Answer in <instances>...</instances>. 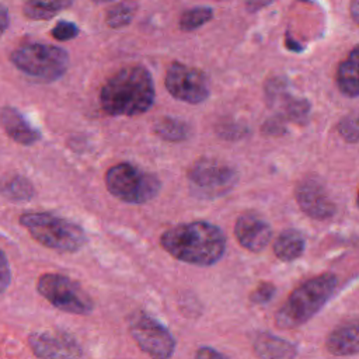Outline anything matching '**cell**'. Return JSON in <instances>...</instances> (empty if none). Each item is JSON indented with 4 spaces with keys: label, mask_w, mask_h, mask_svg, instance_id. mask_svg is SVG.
I'll return each instance as SVG.
<instances>
[{
    "label": "cell",
    "mask_w": 359,
    "mask_h": 359,
    "mask_svg": "<svg viewBox=\"0 0 359 359\" xmlns=\"http://www.w3.org/2000/svg\"><path fill=\"white\" fill-rule=\"evenodd\" d=\"M160 244L178 261L210 266L224 255L226 234L213 223L196 220L165 230L160 237Z\"/></svg>",
    "instance_id": "1"
},
{
    "label": "cell",
    "mask_w": 359,
    "mask_h": 359,
    "mask_svg": "<svg viewBox=\"0 0 359 359\" xmlns=\"http://www.w3.org/2000/svg\"><path fill=\"white\" fill-rule=\"evenodd\" d=\"M156 88L151 73L142 65L119 69L101 87L100 105L112 116H136L151 108Z\"/></svg>",
    "instance_id": "2"
},
{
    "label": "cell",
    "mask_w": 359,
    "mask_h": 359,
    "mask_svg": "<svg viewBox=\"0 0 359 359\" xmlns=\"http://www.w3.org/2000/svg\"><path fill=\"white\" fill-rule=\"evenodd\" d=\"M338 287V276L324 272L299 285L278 309L275 324L282 330H292L313 318L334 296Z\"/></svg>",
    "instance_id": "3"
},
{
    "label": "cell",
    "mask_w": 359,
    "mask_h": 359,
    "mask_svg": "<svg viewBox=\"0 0 359 359\" xmlns=\"http://www.w3.org/2000/svg\"><path fill=\"white\" fill-rule=\"evenodd\" d=\"M18 220L36 243L59 252H76L87 243L77 223L50 212H25Z\"/></svg>",
    "instance_id": "4"
},
{
    "label": "cell",
    "mask_w": 359,
    "mask_h": 359,
    "mask_svg": "<svg viewBox=\"0 0 359 359\" xmlns=\"http://www.w3.org/2000/svg\"><path fill=\"white\" fill-rule=\"evenodd\" d=\"M10 62L21 73L39 81L59 80L69 67V53L56 45L25 42L10 53Z\"/></svg>",
    "instance_id": "5"
},
{
    "label": "cell",
    "mask_w": 359,
    "mask_h": 359,
    "mask_svg": "<svg viewBox=\"0 0 359 359\" xmlns=\"http://www.w3.org/2000/svg\"><path fill=\"white\" fill-rule=\"evenodd\" d=\"M108 192L125 203H146L157 196L161 182L157 175L132 163L112 165L105 174Z\"/></svg>",
    "instance_id": "6"
},
{
    "label": "cell",
    "mask_w": 359,
    "mask_h": 359,
    "mask_svg": "<svg viewBox=\"0 0 359 359\" xmlns=\"http://www.w3.org/2000/svg\"><path fill=\"white\" fill-rule=\"evenodd\" d=\"M238 181L237 170L219 158L201 157L188 170L192 195L199 199H216L229 194Z\"/></svg>",
    "instance_id": "7"
},
{
    "label": "cell",
    "mask_w": 359,
    "mask_h": 359,
    "mask_svg": "<svg viewBox=\"0 0 359 359\" xmlns=\"http://www.w3.org/2000/svg\"><path fill=\"white\" fill-rule=\"evenodd\" d=\"M38 293L53 307L65 313L87 316L94 310V302L87 292L72 278L48 272L36 280Z\"/></svg>",
    "instance_id": "8"
},
{
    "label": "cell",
    "mask_w": 359,
    "mask_h": 359,
    "mask_svg": "<svg viewBox=\"0 0 359 359\" xmlns=\"http://www.w3.org/2000/svg\"><path fill=\"white\" fill-rule=\"evenodd\" d=\"M129 331L137 346L153 358L165 359L174 355L177 342L167 327L147 313H136L129 323Z\"/></svg>",
    "instance_id": "9"
},
{
    "label": "cell",
    "mask_w": 359,
    "mask_h": 359,
    "mask_svg": "<svg viewBox=\"0 0 359 359\" xmlns=\"http://www.w3.org/2000/svg\"><path fill=\"white\" fill-rule=\"evenodd\" d=\"M164 84L175 100L187 104H201L210 95V81L205 72L181 62L168 66Z\"/></svg>",
    "instance_id": "10"
},
{
    "label": "cell",
    "mask_w": 359,
    "mask_h": 359,
    "mask_svg": "<svg viewBox=\"0 0 359 359\" xmlns=\"http://www.w3.org/2000/svg\"><path fill=\"white\" fill-rule=\"evenodd\" d=\"M294 198L309 217L316 220H327L335 215V203L325 187L317 177L303 178L294 189Z\"/></svg>",
    "instance_id": "11"
},
{
    "label": "cell",
    "mask_w": 359,
    "mask_h": 359,
    "mask_svg": "<svg viewBox=\"0 0 359 359\" xmlns=\"http://www.w3.org/2000/svg\"><path fill=\"white\" fill-rule=\"evenodd\" d=\"M266 101L272 107L282 108V116L297 123L303 125L307 122L311 111V104L309 100L296 97L287 90V81L285 77H271L265 84Z\"/></svg>",
    "instance_id": "12"
},
{
    "label": "cell",
    "mask_w": 359,
    "mask_h": 359,
    "mask_svg": "<svg viewBox=\"0 0 359 359\" xmlns=\"http://www.w3.org/2000/svg\"><path fill=\"white\" fill-rule=\"evenodd\" d=\"M28 345L38 358H80L81 346L65 331L46 330L32 332L28 337Z\"/></svg>",
    "instance_id": "13"
},
{
    "label": "cell",
    "mask_w": 359,
    "mask_h": 359,
    "mask_svg": "<svg viewBox=\"0 0 359 359\" xmlns=\"http://www.w3.org/2000/svg\"><path fill=\"white\" fill-rule=\"evenodd\" d=\"M234 234L243 248L251 252H261L269 244L272 229L271 224L258 213L245 212L237 217Z\"/></svg>",
    "instance_id": "14"
},
{
    "label": "cell",
    "mask_w": 359,
    "mask_h": 359,
    "mask_svg": "<svg viewBox=\"0 0 359 359\" xmlns=\"http://www.w3.org/2000/svg\"><path fill=\"white\" fill-rule=\"evenodd\" d=\"M0 123L10 139L22 146H31L41 139V132L14 107L0 109Z\"/></svg>",
    "instance_id": "15"
},
{
    "label": "cell",
    "mask_w": 359,
    "mask_h": 359,
    "mask_svg": "<svg viewBox=\"0 0 359 359\" xmlns=\"http://www.w3.org/2000/svg\"><path fill=\"white\" fill-rule=\"evenodd\" d=\"M325 348L335 356H352L359 352L358 321L352 320L331 331L327 337Z\"/></svg>",
    "instance_id": "16"
},
{
    "label": "cell",
    "mask_w": 359,
    "mask_h": 359,
    "mask_svg": "<svg viewBox=\"0 0 359 359\" xmlns=\"http://www.w3.org/2000/svg\"><path fill=\"white\" fill-rule=\"evenodd\" d=\"M358 67H359V50H358V46H353L348 53V56L338 65L337 74H335V81L339 91L349 98H356L359 95Z\"/></svg>",
    "instance_id": "17"
},
{
    "label": "cell",
    "mask_w": 359,
    "mask_h": 359,
    "mask_svg": "<svg viewBox=\"0 0 359 359\" xmlns=\"http://www.w3.org/2000/svg\"><path fill=\"white\" fill-rule=\"evenodd\" d=\"M254 353L266 359H290L297 355V349L292 342L286 339L268 332H262L258 334L254 341Z\"/></svg>",
    "instance_id": "18"
},
{
    "label": "cell",
    "mask_w": 359,
    "mask_h": 359,
    "mask_svg": "<svg viewBox=\"0 0 359 359\" xmlns=\"http://www.w3.org/2000/svg\"><path fill=\"white\" fill-rule=\"evenodd\" d=\"M306 248L304 236L296 229H286L280 231L273 243V254L280 261H294L300 258Z\"/></svg>",
    "instance_id": "19"
},
{
    "label": "cell",
    "mask_w": 359,
    "mask_h": 359,
    "mask_svg": "<svg viewBox=\"0 0 359 359\" xmlns=\"http://www.w3.org/2000/svg\"><path fill=\"white\" fill-rule=\"evenodd\" d=\"M73 3L74 0H27L22 14L34 21H48L69 8Z\"/></svg>",
    "instance_id": "20"
},
{
    "label": "cell",
    "mask_w": 359,
    "mask_h": 359,
    "mask_svg": "<svg viewBox=\"0 0 359 359\" xmlns=\"http://www.w3.org/2000/svg\"><path fill=\"white\" fill-rule=\"evenodd\" d=\"M153 130L160 139H163L165 142H171V143L184 142L191 137L189 123L185 122L184 119L174 118V116L160 118L158 121L154 122Z\"/></svg>",
    "instance_id": "21"
},
{
    "label": "cell",
    "mask_w": 359,
    "mask_h": 359,
    "mask_svg": "<svg viewBox=\"0 0 359 359\" xmlns=\"http://www.w3.org/2000/svg\"><path fill=\"white\" fill-rule=\"evenodd\" d=\"M1 194L14 202L29 201L35 195V188L32 182L22 175L7 177L0 184Z\"/></svg>",
    "instance_id": "22"
},
{
    "label": "cell",
    "mask_w": 359,
    "mask_h": 359,
    "mask_svg": "<svg viewBox=\"0 0 359 359\" xmlns=\"http://www.w3.org/2000/svg\"><path fill=\"white\" fill-rule=\"evenodd\" d=\"M137 10V4L133 0H122L112 6L105 15V22L109 28L119 29L132 22Z\"/></svg>",
    "instance_id": "23"
},
{
    "label": "cell",
    "mask_w": 359,
    "mask_h": 359,
    "mask_svg": "<svg viewBox=\"0 0 359 359\" xmlns=\"http://www.w3.org/2000/svg\"><path fill=\"white\" fill-rule=\"evenodd\" d=\"M213 15H215V11L212 7L198 6V7L184 11L182 15L180 17L178 25L185 32L195 31V29L201 28L202 25L208 24L213 18Z\"/></svg>",
    "instance_id": "24"
},
{
    "label": "cell",
    "mask_w": 359,
    "mask_h": 359,
    "mask_svg": "<svg viewBox=\"0 0 359 359\" xmlns=\"http://www.w3.org/2000/svg\"><path fill=\"white\" fill-rule=\"evenodd\" d=\"M338 132L342 136V139L348 143H358V119L355 114H349L346 116H344L339 122H338Z\"/></svg>",
    "instance_id": "25"
},
{
    "label": "cell",
    "mask_w": 359,
    "mask_h": 359,
    "mask_svg": "<svg viewBox=\"0 0 359 359\" xmlns=\"http://www.w3.org/2000/svg\"><path fill=\"white\" fill-rule=\"evenodd\" d=\"M80 34V28L77 24L67 21V20H60L55 24V27L50 31V35L56 39V41H70L74 39L77 35Z\"/></svg>",
    "instance_id": "26"
},
{
    "label": "cell",
    "mask_w": 359,
    "mask_h": 359,
    "mask_svg": "<svg viewBox=\"0 0 359 359\" xmlns=\"http://www.w3.org/2000/svg\"><path fill=\"white\" fill-rule=\"evenodd\" d=\"M217 133L220 137L227 139V140H236L247 133V128L244 123H238L237 121H223L222 123L217 125Z\"/></svg>",
    "instance_id": "27"
},
{
    "label": "cell",
    "mask_w": 359,
    "mask_h": 359,
    "mask_svg": "<svg viewBox=\"0 0 359 359\" xmlns=\"http://www.w3.org/2000/svg\"><path fill=\"white\" fill-rule=\"evenodd\" d=\"M275 292H276V287L273 283L262 282L254 289V292L250 296V300L255 304H265L269 300H272V297L275 296Z\"/></svg>",
    "instance_id": "28"
},
{
    "label": "cell",
    "mask_w": 359,
    "mask_h": 359,
    "mask_svg": "<svg viewBox=\"0 0 359 359\" xmlns=\"http://www.w3.org/2000/svg\"><path fill=\"white\" fill-rule=\"evenodd\" d=\"M262 132L268 136H280V135H285L287 132L286 129V123H285V119L280 114L275 115V116H271L265 121V123L262 125Z\"/></svg>",
    "instance_id": "29"
},
{
    "label": "cell",
    "mask_w": 359,
    "mask_h": 359,
    "mask_svg": "<svg viewBox=\"0 0 359 359\" xmlns=\"http://www.w3.org/2000/svg\"><path fill=\"white\" fill-rule=\"evenodd\" d=\"M11 283V268L6 252L0 248V294H3Z\"/></svg>",
    "instance_id": "30"
},
{
    "label": "cell",
    "mask_w": 359,
    "mask_h": 359,
    "mask_svg": "<svg viewBox=\"0 0 359 359\" xmlns=\"http://www.w3.org/2000/svg\"><path fill=\"white\" fill-rule=\"evenodd\" d=\"M195 358H198V359H208V358H213V359L220 358V359H223V358H226V355L213 349V348H210V346H201L195 352Z\"/></svg>",
    "instance_id": "31"
},
{
    "label": "cell",
    "mask_w": 359,
    "mask_h": 359,
    "mask_svg": "<svg viewBox=\"0 0 359 359\" xmlns=\"http://www.w3.org/2000/svg\"><path fill=\"white\" fill-rule=\"evenodd\" d=\"M275 0H245V10L248 13H257L269 4H272Z\"/></svg>",
    "instance_id": "32"
},
{
    "label": "cell",
    "mask_w": 359,
    "mask_h": 359,
    "mask_svg": "<svg viewBox=\"0 0 359 359\" xmlns=\"http://www.w3.org/2000/svg\"><path fill=\"white\" fill-rule=\"evenodd\" d=\"M8 25H10V11L3 3H0V36L7 31Z\"/></svg>",
    "instance_id": "33"
},
{
    "label": "cell",
    "mask_w": 359,
    "mask_h": 359,
    "mask_svg": "<svg viewBox=\"0 0 359 359\" xmlns=\"http://www.w3.org/2000/svg\"><path fill=\"white\" fill-rule=\"evenodd\" d=\"M358 10H359V3H358V0H352V3H351V15H352V18H353L355 22H358V17H359Z\"/></svg>",
    "instance_id": "34"
},
{
    "label": "cell",
    "mask_w": 359,
    "mask_h": 359,
    "mask_svg": "<svg viewBox=\"0 0 359 359\" xmlns=\"http://www.w3.org/2000/svg\"><path fill=\"white\" fill-rule=\"evenodd\" d=\"M94 3H109V1H112V0H93Z\"/></svg>",
    "instance_id": "35"
}]
</instances>
